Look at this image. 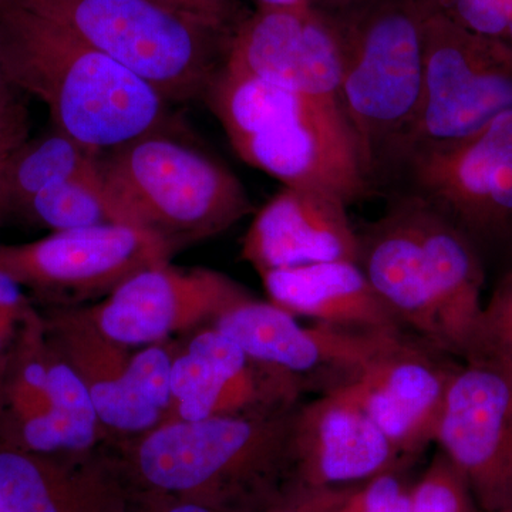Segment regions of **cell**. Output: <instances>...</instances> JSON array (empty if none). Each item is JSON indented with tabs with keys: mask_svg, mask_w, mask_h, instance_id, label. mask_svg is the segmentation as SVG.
<instances>
[{
	"mask_svg": "<svg viewBox=\"0 0 512 512\" xmlns=\"http://www.w3.org/2000/svg\"><path fill=\"white\" fill-rule=\"evenodd\" d=\"M241 256L258 274L322 262H357V232L348 205L325 192L284 187L256 212Z\"/></svg>",
	"mask_w": 512,
	"mask_h": 512,
	"instance_id": "cell-17",
	"label": "cell"
},
{
	"mask_svg": "<svg viewBox=\"0 0 512 512\" xmlns=\"http://www.w3.org/2000/svg\"><path fill=\"white\" fill-rule=\"evenodd\" d=\"M205 97L241 160L284 187L325 192L348 207L376 195L339 101L225 66Z\"/></svg>",
	"mask_w": 512,
	"mask_h": 512,
	"instance_id": "cell-3",
	"label": "cell"
},
{
	"mask_svg": "<svg viewBox=\"0 0 512 512\" xmlns=\"http://www.w3.org/2000/svg\"><path fill=\"white\" fill-rule=\"evenodd\" d=\"M426 16H439L477 35L503 39L512 0H416Z\"/></svg>",
	"mask_w": 512,
	"mask_h": 512,
	"instance_id": "cell-26",
	"label": "cell"
},
{
	"mask_svg": "<svg viewBox=\"0 0 512 512\" xmlns=\"http://www.w3.org/2000/svg\"><path fill=\"white\" fill-rule=\"evenodd\" d=\"M352 2V0H315L313 5L316 6H330V5H339V3Z\"/></svg>",
	"mask_w": 512,
	"mask_h": 512,
	"instance_id": "cell-36",
	"label": "cell"
},
{
	"mask_svg": "<svg viewBox=\"0 0 512 512\" xmlns=\"http://www.w3.org/2000/svg\"><path fill=\"white\" fill-rule=\"evenodd\" d=\"M296 316L254 296L237 303L212 323L247 353L295 383L299 392L320 396L352 383L363 369L392 348L406 332H366L318 323L302 326Z\"/></svg>",
	"mask_w": 512,
	"mask_h": 512,
	"instance_id": "cell-10",
	"label": "cell"
},
{
	"mask_svg": "<svg viewBox=\"0 0 512 512\" xmlns=\"http://www.w3.org/2000/svg\"><path fill=\"white\" fill-rule=\"evenodd\" d=\"M173 256L146 229L103 225L50 232L26 244H0V272L50 306H84Z\"/></svg>",
	"mask_w": 512,
	"mask_h": 512,
	"instance_id": "cell-9",
	"label": "cell"
},
{
	"mask_svg": "<svg viewBox=\"0 0 512 512\" xmlns=\"http://www.w3.org/2000/svg\"><path fill=\"white\" fill-rule=\"evenodd\" d=\"M410 512H483L466 478L437 451L419 480L414 481Z\"/></svg>",
	"mask_w": 512,
	"mask_h": 512,
	"instance_id": "cell-24",
	"label": "cell"
},
{
	"mask_svg": "<svg viewBox=\"0 0 512 512\" xmlns=\"http://www.w3.org/2000/svg\"><path fill=\"white\" fill-rule=\"evenodd\" d=\"M116 60L168 101L205 96L231 33L157 0H13Z\"/></svg>",
	"mask_w": 512,
	"mask_h": 512,
	"instance_id": "cell-6",
	"label": "cell"
},
{
	"mask_svg": "<svg viewBox=\"0 0 512 512\" xmlns=\"http://www.w3.org/2000/svg\"><path fill=\"white\" fill-rule=\"evenodd\" d=\"M28 138V119L0 124V173L10 154Z\"/></svg>",
	"mask_w": 512,
	"mask_h": 512,
	"instance_id": "cell-33",
	"label": "cell"
},
{
	"mask_svg": "<svg viewBox=\"0 0 512 512\" xmlns=\"http://www.w3.org/2000/svg\"><path fill=\"white\" fill-rule=\"evenodd\" d=\"M296 407L165 421L111 444L137 490L262 512L288 483Z\"/></svg>",
	"mask_w": 512,
	"mask_h": 512,
	"instance_id": "cell-2",
	"label": "cell"
},
{
	"mask_svg": "<svg viewBox=\"0 0 512 512\" xmlns=\"http://www.w3.org/2000/svg\"><path fill=\"white\" fill-rule=\"evenodd\" d=\"M99 174L124 222L156 235L173 255L252 211L237 175L167 130L101 154Z\"/></svg>",
	"mask_w": 512,
	"mask_h": 512,
	"instance_id": "cell-5",
	"label": "cell"
},
{
	"mask_svg": "<svg viewBox=\"0 0 512 512\" xmlns=\"http://www.w3.org/2000/svg\"><path fill=\"white\" fill-rule=\"evenodd\" d=\"M175 353L177 345L174 343L143 346L131 353L128 366L134 389L153 409L163 414L164 421L171 404V366Z\"/></svg>",
	"mask_w": 512,
	"mask_h": 512,
	"instance_id": "cell-27",
	"label": "cell"
},
{
	"mask_svg": "<svg viewBox=\"0 0 512 512\" xmlns=\"http://www.w3.org/2000/svg\"><path fill=\"white\" fill-rule=\"evenodd\" d=\"M318 8L338 37L340 109L377 194L384 165L419 110L426 15L416 0H352Z\"/></svg>",
	"mask_w": 512,
	"mask_h": 512,
	"instance_id": "cell-4",
	"label": "cell"
},
{
	"mask_svg": "<svg viewBox=\"0 0 512 512\" xmlns=\"http://www.w3.org/2000/svg\"><path fill=\"white\" fill-rule=\"evenodd\" d=\"M255 9L295 8V6L313 5L315 0H251Z\"/></svg>",
	"mask_w": 512,
	"mask_h": 512,
	"instance_id": "cell-35",
	"label": "cell"
},
{
	"mask_svg": "<svg viewBox=\"0 0 512 512\" xmlns=\"http://www.w3.org/2000/svg\"><path fill=\"white\" fill-rule=\"evenodd\" d=\"M13 0H0V9L5 8L6 5H9V3H12Z\"/></svg>",
	"mask_w": 512,
	"mask_h": 512,
	"instance_id": "cell-37",
	"label": "cell"
},
{
	"mask_svg": "<svg viewBox=\"0 0 512 512\" xmlns=\"http://www.w3.org/2000/svg\"><path fill=\"white\" fill-rule=\"evenodd\" d=\"M392 195L409 201L448 353L466 362L476 353L484 308L481 256L454 225L426 204L409 195Z\"/></svg>",
	"mask_w": 512,
	"mask_h": 512,
	"instance_id": "cell-20",
	"label": "cell"
},
{
	"mask_svg": "<svg viewBox=\"0 0 512 512\" xmlns=\"http://www.w3.org/2000/svg\"><path fill=\"white\" fill-rule=\"evenodd\" d=\"M269 299L293 316L366 332H406L357 262H322L259 274Z\"/></svg>",
	"mask_w": 512,
	"mask_h": 512,
	"instance_id": "cell-21",
	"label": "cell"
},
{
	"mask_svg": "<svg viewBox=\"0 0 512 512\" xmlns=\"http://www.w3.org/2000/svg\"><path fill=\"white\" fill-rule=\"evenodd\" d=\"M483 355L498 357L512 369V269L483 308L477 350L471 359Z\"/></svg>",
	"mask_w": 512,
	"mask_h": 512,
	"instance_id": "cell-28",
	"label": "cell"
},
{
	"mask_svg": "<svg viewBox=\"0 0 512 512\" xmlns=\"http://www.w3.org/2000/svg\"><path fill=\"white\" fill-rule=\"evenodd\" d=\"M23 96L25 93L13 82L0 52V120L28 119V113L22 101Z\"/></svg>",
	"mask_w": 512,
	"mask_h": 512,
	"instance_id": "cell-32",
	"label": "cell"
},
{
	"mask_svg": "<svg viewBox=\"0 0 512 512\" xmlns=\"http://www.w3.org/2000/svg\"><path fill=\"white\" fill-rule=\"evenodd\" d=\"M511 109L512 47L503 39L426 16L419 110L384 165L377 191L394 165L410 153L466 140Z\"/></svg>",
	"mask_w": 512,
	"mask_h": 512,
	"instance_id": "cell-8",
	"label": "cell"
},
{
	"mask_svg": "<svg viewBox=\"0 0 512 512\" xmlns=\"http://www.w3.org/2000/svg\"><path fill=\"white\" fill-rule=\"evenodd\" d=\"M410 464L342 394H322L293 413L286 485L346 487Z\"/></svg>",
	"mask_w": 512,
	"mask_h": 512,
	"instance_id": "cell-16",
	"label": "cell"
},
{
	"mask_svg": "<svg viewBox=\"0 0 512 512\" xmlns=\"http://www.w3.org/2000/svg\"><path fill=\"white\" fill-rule=\"evenodd\" d=\"M100 156L55 127L33 140L26 138L0 173V222L16 217L46 188L97 173Z\"/></svg>",
	"mask_w": 512,
	"mask_h": 512,
	"instance_id": "cell-22",
	"label": "cell"
},
{
	"mask_svg": "<svg viewBox=\"0 0 512 512\" xmlns=\"http://www.w3.org/2000/svg\"><path fill=\"white\" fill-rule=\"evenodd\" d=\"M410 466L394 468L349 485L335 512H410L414 480Z\"/></svg>",
	"mask_w": 512,
	"mask_h": 512,
	"instance_id": "cell-25",
	"label": "cell"
},
{
	"mask_svg": "<svg viewBox=\"0 0 512 512\" xmlns=\"http://www.w3.org/2000/svg\"><path fill=\"white\" fill-rule=\"evenodd\" d=\"M348 487L305 488L288 484L262 512H335Z\"/></svg>",
	"mask_w": 512,
	"mask_h": 512,
	"instance_id": "cell-30",
	"label": "cell"
},
{
	"mask_svg": "<svg viewBox=\"0 0 512 512\" xmlns=\"http://www.w3.org/2000/svg\"><path fill=\"white\" fill-rule=\"evenodd\" d=\"M249 298L244 286L221 272L165 262L138 272L106 298L83 308L107 338L133 349L208 328Z\"/></svg>",
	"mask_w": 512,
	"mask_h": 512,
	"instance_id": "cell-12",
	"label": "cell"
},
{
	"mask_svg": "<svg viewBox=\"0 0 512 512\" xmlns=\"http://www.w3.org/2000/svg\"><path fill=\"white\" fill-rule=\"evenodd\" d=\"M356 232L357 265L386 308L412 335L448 353L409 201L389 195L382 217Z\"/></svg>",
	"mask_w": 512,
	"mask_h": 512,
	"instance_id": "cell-18",
	"label": "cell"
},
{
	"mask_svg": "<svg viewBox=\"0 0 512 512\" xmlns=\"http://www.w3.org/2000/svg\"><path fill=\"white\" fill-rule=\"evenodd\" d=\"M16 217L52 232L123 224L97 173L80 175L35 195Z\"/></svg>",
	"mask_w": 512,
	"mask_h": 512,
	"instance_id": "cell-23",
	"label": "cell"
},
{
	"mask_svg": "<svg viewBox=\"0 0 512 512\" xmlns=\"http://www.w3.org/2000/svg\"><path fill=\"white\" fill-rule=\"evenodd\" d=\"M0 52L13 82L49 110L53 127L97 154L167 130L163 94L69 30L9 3Z\"/></svg>",
	"mask_w": 512,
	"mask_h": 512,
	"instance_id": "cell-1",
	"label": "cell"
},
{
	"mask_svg": "<svg viewBox=\"0 0 512 512\" xmlns=\"http://www.w3.org/2000/svg\"><path fill=\"white\" fill-rule=\"evenodd\" d=\"M379 192L409 195L473 244L512 254V109L474 136L402 158Z\"/></svg>",
	"mask_w": 512,
	"mask_h": 512,
	"instance_id": "cell-7",
	"label": "cell"
},
{
	"mask_svg": "<svg viewBox=\"0 0 512 512\" xmlns=\"http://www.w3.org/2000/svg\"><path fill=\"white\" fill-rule=\"evenodd\" d=\"M168 8L207 23L212 28L232 33L247 13L238 0H157Z\"/></svg>",
	"mask_w": 512,
	"mask_h": 512,
	"instance_id": "cell-31",
	"label": "cell"
},
{
	"mask_svg": "<svg viewBox=\"0 0 512 512\" xmlns=\"http://www.w3.org/2000/svg\"><path fill=\"white\" fill-rule=\"evenodd\" d=\"M448 356L404 335L352 383L332 393L355 403L404 458L414 461L434 443L448 384L460 366Z\"/></svg>",
	"mask_w": 512,
	"mask_h": 512,
	"instance_id": "cell-13",
	"label": "cell"
},
{
	"mask_svg": "<svg viewBox=\"0 0 512 512\" xmlns=\"http://www.w3.org/2000/svg\"><path fill=\"white\" fill-rule=\"evenodd\" d=\"M498 512H512V508L510 510L498 511Z\"/></svg>",
	"mask_w": 512,
	"mask_h": 512,
	"instance_id": "cell-38",
	"label": "cell"
},
{
	"mask_svg": "<svg viewBox=\"0 0 512 512\" xmlns=\"http://www.w3.org/2000/svg\"><path fill=\"white\" fill-rule=\"evenodd\" d=\"M127 512H157L156 497L147 491L137 490L136 498Z\"/></svg>",
	"mask_w": 512,
	"mask_h": 512,
	"instance_id": "cell-34",
	"label": "cell"
},
{
	"mask_svg": "<svg viewBox=\"0 0 512 512\" xmlns=\"http://www.w3.org/2000/svg\"><path fill=\"white\" fill-rule=\"evenodd\" d=\"M434 443L466 478L483 512L512 508V369L483 355L457 367Z\"/></svg>",
	"mask_w": 512,
	"mask_h": 512,
	"instance_id": "cell-11",
	"label": "cell"
},
{
	"mask_svg": "<svg viewBox=\"0 0 512 512\" xmlns=\"http://www.w3.org/2000/svg\"><path fill=\"white\" fill-rule=\"evenodd\" d=\"M136 495L111 443L55 454L0 447V512H127Z\"/></svg>",
	"mask_w": 512,
	"mask_h": 512,
	"instance_id": "cell-15",
	"label": "cell"
},
{
	"mask_svg": "<svg viewBox=\"0 0 512 512\" xmlns=\"http://www.w3.org/2000/svg\"><path fill=\"white\" fill-rule=\"evenodd\" d=\"M32 308L25 289L10 276L0 272V365Z\"/></svg>",
	"mask_w": 512,
	"mask_h": 512,
	"instance_id": "cell-29",
	"label": "cell"
},
{
	"mask_svg": "<svg viewBox=\"0 0 512 512\" xmlns=\"http://www.w3.org/2000/svg\"><path fill=\"white\" fill-rule=\"evenodd\" d=\"M224 66L293 92L339 101L338 37L315 5L247 13L232 30Z\"/></svg>",
	"mask_w": 512,
	"mask_h": 512,
	"instance_id": "cell-14",
	"label": "cell"
},
{
	"mask_svg": "<svg viewBox=\"0 0 512 512\" xmlns=\"http://www.w3.org/2000/svg\"><path fill=\"white\" fill-rule=\"evenodd\" d=\"M23 120H25V119H23ZM3 123H6V121L0 120V124H3Z\"/></svg>",
	"mask_w": 512,
	"mask_h": 512,
	"instance_id": "cell-39",
	"label": "cell"
},
{
	"mask_svg": "<svg viewBox=\"0 0 512 512\" xmlns=\"http://www.w3.org/2000/svg\"><path fill=\"white\" fill-rule=\"evenodd\" d=\"M42 315L47 336L86 386L106 433L130 439L163 423V414L131 382V348L107 338L83 306H50Z\"/></svg>",
	"mask_w": 512,
	"mask_h": 512,
	"instance_id": "cell-19",
	"label": "cell"
}]
</instances>
